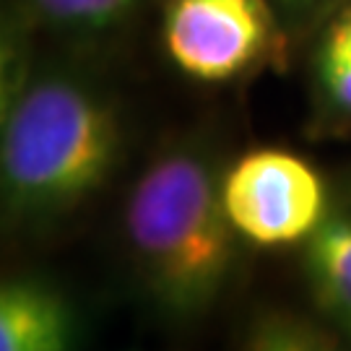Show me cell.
I'll use <instances>...</instances> for the list:
<instances>
[{
  "label": "cell",
  "instance_id": "obj_6",
  "mask_svg": "<svg viewBox=\"0 0 351 351\" xmlns=\"http://www.w3.org/2000/svg\"><path fill=\"white\" fill-rule=\"evenodd\" d=\"M304 278L320 313L351 333V211L330 208L302 242Z\"/></svg>",
  "mask_w": 351,
  "mask_h": 351
},
{
  "label": "cell",
  "instance_id": "obj_3",
  "mask_svg": "<svg viewBox=\"0 0 351 351\" xmlns=\"http://www.w3.org/2000/svg\"><path fill=\"white\" fill-rule=\"evenodd\" d=\"M281 21L274 0H162L164 50L198 84H226L284 63Z\"/></svg>",
  "mask_w": 351,
  "mask_h": 351
},
{
  "label": "cell",
  "instance_id": "obj_5",
  "mask_svg": "<svg viewBox=\"0 0 351 351\" xmlns=\"http://www.w3.org/2000/svg\"><path fill=\"white\" fill-rule=\"evenodd\" d=\"M71 302L50 281L13 276L0 289V351H73Z\"/></svg>",
  "mask_w": 351,
  "mask_h": 351
},
{
  "label": "cell",
  "instance_id": "obj_7",
  "mask_svg": "<svg viewBox=\"0 0 351 351\" xmlns=\"http://www.w3.org/2000/svg\"><path fill=\"white\" fill-rule=\"evenodd\" d=\"M315 86L328 114L351 120V3L328 19L315 47Z\"/></svg>",
  "mask_w": 351,
  "mask_h": 351
},
{
  "label": "cell",
  "instance_id": "obj_2",
  "mask_svg": "<svg viewBox=\"0 0 351 351\" xmlns=\"http://www.w3.org/2000/svg\"><path fill=\"white\" fill-rule=\"evenodd\" d=\"M224 169L198 141L151 159L125 198L123 234L136 276L154 307L195 320L224 297L242 237L221 198Z\"/></svg>",
  "mask_w": 351,
  "mask_h": 351
},
{
  "label": "cell",
  "instance_id": "obj_4",
  "mask_svg": "<svg viewBox=\"0 0 351 351\" xmlns=\"http://www.w3.org/2000/svg\"><path fill=\"white\" fill-rule=\"evenodd\" d=\"M221 198L242 242L258 247L300 245L330 211L326 180L284 149H255L221 177Z\"/></svg>",
  "mask_w": 351,
  "mask_h": 351
},
{
  "label": "cell",
  "instance_id": "obj_8",
  "mask_svg": "<svg viewBox=\"0 0 351 351\" xmlns=\"http://www.w3.org/2000/svg\"><path fill=\"white\" fill-rule=\"evenodd\" d=\"M47 24L68 32H107L125 21L141 0H26Z\"/></svg>",
  "mask_w": 351,
  "mask_h": 351
},
{
  "label": "cell",
  "instance_id": "obj_9",
  "mask_svg": "<svg viewBox=\"0 0 351 351\" xmlns=\"http://www.w3.org/2000/svg\"><path fill=\"white\" fill-rule=\"evenodd\" d=\"M245 351H341L339 343L313 323L287 313H271L255 320Z\"/></svg>",
  "mask_w": 351,
  "mask_h": 351
},
{
  "label": "cell",
  "instance_id": "obj_10",
  "mask_svg": "<svg viewBox=\"0 0 351 351\" xmlns=\"http://www.w3.org/2000/svg\"><path fill=\"white\" fill-rule=\"evenodd\" d=\"M274 3H276L284 21L297 24V21H304V19L315 16L317 11H323V5L328 0H274Z\"/></svg>",
  "mask_w": 351,
  "mask_h": 351
},
{
  "label": "cell",
  "instance_id": "obj_1",
  "mask_svg": "<svg viewBox=\"0 0 351 351\" xmlns=\"http://www.w3.org/2000/svg\"><path fill=\"white\" fill-rule=\"evenodd\" d=\"M125 149L120 104L94 78L47 68L5 94L0 138L3 216L47 229L99 193Z\"/></svg>",
  "mask_w": 351,
  "mask_h": 351
}]
</instances>
